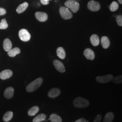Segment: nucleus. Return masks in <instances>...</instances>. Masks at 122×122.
Listing matches in <instances>:
<instances>
[{
  "instance_id": "1",
  "label": "nucleus",
  "mask_w": 122,
  "mask_h": 122,
  "mask_svg": "<svg viewBox=\"0 0 122 122\" xmlns=\"http://www.w3.org/2000/svg\"><path fill=\"white\" fill-rule=\"evenodd\" d=\"M43 82V79L41 77L35 79L30 83L26 88V91L28 92H32L37 90Z\"/></svg>"
},
{
  "instance_id": "2",
  "label": "nucleus",
  "mask_w": 122,
  "mask_h": 122,
  "mask_svg": "<svg viewBox=\"0 0 122 122\" xmlns=\"http://www.w3.org/2000/svg\"><path fill=\"white\" fill-rule=\"evenodd\" d=\"M73 103L76 107L79 108H86L90 104L89 101L87 99L81 97L76 98L73 100Z\"/></svg>"
},
{
  "instance_id": "3",
  "label": "nucleus",
  "mask_w": 122,
  "mask_h": 122,
  "mask_svg": "<svg viewBox=\"0 0 122 122\" xmlns=\"http://www.w3.org/2000/svg\"><path fill=\"white\" fill-rule=\"evenodd\" d=\"M65 5L68 9H70L73 13L77 12L80 8L79 3L75 0H66L65 3Z\"/></svg>"
},
{
  "instance_id": "4",
  "label": "nucleus",
  "mask_w": 122,
  "mask_h": 122,
  "mask_svg": "<svg viewBox=\"0 0 122 122\" xmlns=\"http://www.w3.org/2000/svg\"><path fill=\"white\" fill-rule=\"evenodd\" d=\"M59 13L61 17L66 20H69L72 17V14L69 10L66 7H61L59 9Z\"/></svg>"
},
{
  "instance_id": "5",
  "label": "nucleus",
  "mask_w": 122,
  "mask_h": 122,
  "mask_svg": "<svg viewBox=\"0 0 122 122\" xmlns=\"http://www.w3.org/2000/svg\"><path fill=\"white\" fill-rule=\"evenodd\" d=\"M19 36L20 39L22 41H29L31 38L30 34L26 29H23L19 31Z\"/></svg>"
},
{
  "instance_id": "6",
  "label": "nucleus",
  "mask_w": 122,
  "mask_h": 122,
  "mask_svg": "<svg viewBox=\"0 0 122 122\" xmlns=\"http://www.w3.org/2000/svg\"><path fill=\"white\" fill-rule=\"evenodd\" d=\"M113 78V76L111 74H108L104 76H98L96 77V81L100 83L109 82Z\"/></svg>"
},
{
  "instance_id": "7",
  "label": "nucleus",
  "mask_w": 122,
  "mask_h": 122,
  "mask_svg": "<svg viewBox=\"0 0 122 122\" xmlns=\"http://www.w3.org/2000/svg\"><path fill=\"white\" fill-rule=\"evenodd\" d=\"M88 8L92 11H97L100 8V3L94 0H91L89 2L87 5Z\"/></svg>"
},
{
  "instance_id": "8",
  "label": "nucleus",
  "mask_w": 122,
  "mask_h": 122,
  "mask_svg": "<svg viewBox=\"0 0 122 122\" xmlns=\"http://www.w3.org/2000/svg\"><path fill=\"white\" fill-rule=\"evenodd\" d=\"M53 65L56 70L61 73H64L65 71V67L63 64L58 60L53 61Z\"/></svg>"
},
{
  "instance_id": "9",
  "label": "nucleus",
  "mask_w": 122,
  "mask_h": 122,
  "mask_svg": "<svg viewBox=\"0 0 122 122\" xmlns=\"http://www.w3.org/2000/svg\"><path fill=\"white\" fill-rule=\"evenodd\" d=\"M61 94V91L59 88H52L51 89L48 93V96L49 98H54L59 96Z\"/></svg>"
},
{
  "instance_id": "10",
  "label": "nucleus",
  "mask_w": 122,
  "mask_h": 122,
  "mask_svg": "<svg viewBox=\"0 0 122 122\" xmlns=\"http://www.w3.org/2000/svg\"><path fill=\"white\" fill-rule=\"evenodd\" d=\"M35 17L40 22H45L48 18V15L46 13L43 12H36L35 13Z\"/></svg>"
},
{
  "instance_id": "11",
  "label": "nucleus",
  "mask_w": 122,
  "mask_h": 122,
  "mask_svg": "<svg viewBox=\"0 0 122 122\" xmlns=\"http://www.w3.org/2000/svg\"><path fill=\"white\" fill-rule=\"evenodd\" d=\"M84 56L87 59L93 60L95 57V53L91 48H86L83 52Z\"/></svg>"
},
{
  "instance_id": "12",
  "label": "nucleus",
  "mask_w": 122,
  "mask_h": 122,
  "mask_svg": "<svg viewBox=\"0 0 122 122\" xmlns=\"http://www.w3.org/2000/svg\"><path fill=\"white\" fill-rule=\"evenodd\" d=\"M13 74L11 70L6 69L2 71L0 73V78L2 80H6L10 78Z\"/></svg>"
},
{
  "instance_id": "13",
  "label": "nucleus",
  "mask_w": 122,
  "mask_h": 122,
  "mask_svg": "<svg viewBox=\"0 0 122 122\" xmlns=\"http://www.w3.org/2000/svg\"><path fill=\"white\" fill-rule=\"evenodd\" d=\"M14 93V89L13 87H9L7 88L4 93V96L6 99H11L12 98Z\"/></svg>"
},
{
  "instance_id": "14",
  "label": "nucleus",
  "mask_w": 122,
  "mask_h": 122,
  "mask_svg": "<svg viewBox=\"0 0 122 122\" xmlns=\"http://www.w3.org/2000/svg\"><path fill=\"white\" fill-rule=\"evenodd\" d=\"M12 43L8 39H5L3 42V48L5 51L8 52L12 48Z\"/></svg>"
},
{
  "instance_id": "15",
  "label": "nucleus",
  "mask_w": 122,
  "mask_h": 122,
  "mask_svg": "<svg viewBox=\"0 0 122 122\" xmlns=\"http://www.w3.org/2000/svg\"><path fill=\"white\" fill-rule=\"evenodd\" d=\"M91 43L94 46H97L100 44V39L99 36L97 35L94 34L90 38Z\"/></svg>"
},
{
  "instance_id": "16",
  "label": "nucleus",
  "mask_w": 122,
  "mask_h": 122,
  "mask_svg": "<svg viewBox=\"0 0 122 122\" xmlns=\"http://www.w3.org/2000/svg\"><path fill=\"white\" fill-rule=\"evenodd\" d=\"M101 43L103 48L107 49L109 47L110 41L109 38L106 36H103L101 39Z\"/></svg>"
},
{
  "instance_id": "17",
  "label": "nucleus",
  "mask_w": 122,
  "mask_h": 122,
  "mask_svg": "<svg viewBox=\"0 0 122 122\" xmlns=\"http://www.w3.org/2000/svg\"><path fill=\"white\" fill-rule=\"evenodd\" d=\"M29 6V4L27 2H25L23 3H22L20 5L17 9H16V12L18 14H21L23 13V12H24L27 8H28Z\"/></svg>"
},
{
  "instance_id": "18",
  "label": "nucleus",
  "mask_w": 122,
  "mask_h": 122,
  "mask_svg": "<svg viewBox=\"0 0 122 122\" xmlns=\"http://www.w3.org/2000/svg\"><path fill=\"white\" fill-rule=\"evenodd\" d=\"M114 119V114L111 112L106 113L104 118L103 122H112Z\"/></svg>"
},
{
  "instance_id": "19",
  "label": "nucleus",
  "mask_w": 122,
  "mask_h": 122,
  "mask_svg": "<svg viewBox=\"0 0 122 122\" xmlns=\"http://www.w3.org/2000/svg\"><path fill=\"white\" fill-rule=\"evenodd\" d=\"M49 119L52 122H62L61 117L55 113H52L50 115Z\"/></svg>"
},
{
  "instance_id": "20",
  "label": "nucleus",
  "mask_w": 122,
  "mask_h": 122,
  "mask_svg": "<svg viewBox=\"0 0 122 122\" xmlns=\"http://www.w3.org/2000/svg\"><path fill=\"white\" fill-rule=\"evenodd\" d=\"M57 56L61 59H65L66 57V52L65 50L62 47H59L57 50Z\"/></svg>"
},
{
  "instance_id": "21",
  "label": "nucleus",
  "mask_w": 122,
  "mask_h": 122,
  "mask_svg": "<svg viewBox=\"0 0 122 122\" xmlns=\"http://www.w3.org/2000/svg\"><path fill=\"white\" fill-rule=\"evenodd\" d=\"M8 52V55L10 57H15L16 55L20 53V49L18 48H15L13 49H11L10 50H9Z\"/></svg>"
},
{
  "instance_id": "22",
  "label": "nucleus",
  "mask_w": 122,
  "mask_h": 122,
  "mask_svg": "<svg viewBox=\"0 0 122 122\" xmlns=\"http://www.w3.org/2000/svg\"><path fill=\"white\" fill-rule=\"evenodd\" d=\"M39 107L37 106H34L29 109L28 111V114L29 116H33L35 115L39 111Z\"/></svg>"
},
{
  "instance_id": "23",
  "label": "nucleus",
  "mask_w": 122,
  "mask_h": 122,
  "mask_svg": "<svg viewBox=\"0 0 122 122\" xmlns=\"http://www.w3.org/2000/svg\"><path fill=\"white\" fill-rule=\"evenodd\" d=\"M13 116V113L12 111H7V112L5 113L3 117V120L4 122H8L12 119Z\"/></svg>"
},
{
  "instance_id": "24",
  "label": "nucleus",
  "mask_w": 122,
  "mask_h": 122,
  "mask_svg": "<svg viewBox=\"0 0 122 122\" xmlns=\"http://www.w3.org/2000/svg\"><path fill=\"white\" fill-rule=\"evenodd\" d=\"M46 118V116L44 113H41L36 116L33 120V122H41L44 121Z\"/></svg>"
},
{
  "instance_id": "25",
  "label": "nucleus",
  "mask_w": 122,
  "mask_h": 122,
  "mask_svg": "<svg viewBox=\"0 0 122 122\" xmlns=\"http://www.w3.org/2000/svg\"><path fill=\"white\" fill-rule=\"evenodd\" d=\"M118 7H119V5H118V3L117 2L114 1H113L112 2V3L110 5L109 9L111 11L114 12L118 10Z\"/></svg>"
},
{
  "instance_id": "26",
  "label": "nucleus",
  "mask_w": 122,
  "mask_h": 122,
  "mask_svg": "<svg viewBox=\"0 0 122 122\" xmlns=\"http://www.w3.org/2000/svg\"><path fill=\"white\" fill-rule=\"evenodd\" d=\"M8 25L5 19H2L0 23V29L4 30L8 28Z\"/></svg>"
},
{
  "instance_id": "27",
  "label": "nucleus",
  "mask_w": 122,
  "mask_h": 122,
  "mask_svg": "<svg viewBox=\"0 0 122 122\" xmlns=\"http://www.w3.org/2000/svg\"><path fill=\"white\" fill-rule=\"evenodd\" d=\"M113 82L115 84H120L122 82V75L115 76L112 79Z\"/></svg>"
},
{
  "instance_id": "28",
  "label": "nucleus",
  "mask_w": 122,
  "mask_h": 122,
  "mask_svg": "<svg viewBox=\"0 0 122 122\" xmlns=\"http://www.w3.org/2000/svg\"><path fill=\"white\" fill-rule=\"evenodd\" d=\"M116 22L119 26H122V16L119 15L116 17Z\"/></svg>"
},
{
  "instance_id": "29",
  "label": "nucleus",
  "mask_w": 122,
  "mask_h": 122,
  "mask_svg": "<svg viewBox=\"0 0 122 122\" xmlns=\"http://www.w3.org/2000/svg\"><path fill=\"white\" fill-rule=\"evenodd\" d=\"M101 119H102V115L100 114H98L96 118H95V119H94L93 122H100Z\"/></svg>"
},
{
  "instance_id": "30",
  "label": "nucleus",
  "mask_w": 122,
  "mask_h": 122,
  "mask_svg": "<svg viewBox=\"0 0 122 122\" xmlns=\"http://www.w3.org/2000/svg\"><path fill=\"white\" fill-rule=\"evenodd\" d=\"M6 13V11L3 8H0V15H5Z\"/></svg>"
},
{
  "instance_id": "31",
  "label": "nucleus",
  "mask_w": 122,
  "mask_h": 122,
  "mask_svg": "<svg viewBox=\"0 0 122 122\" xmlns=\"http://www.w3.org/2000/svg\"><path fill=\"white\" fill-rule=\"evenodd\" d=\"M75 122H88V121L84 118H81L76 120Z\"/></svg>"
},
{
  "instance_id": "32",
  "label": "nucleus",
  "mask_w": 122,
  "mask_h": 122,
  "mask_svg": "<svg viewBox=\"0 0 122 122\" xmlns=\"http://www.w3.org/2000/svg\"><path fill=\"white\" fill-rule=\"evenodd\" d=\"M41 3L44 5H47L49 4V1L47 0H40Z\"/></svg>"
},
{
  "instance_id": "33",
  "label": "nucleus",
  "mask_w": 122,
  "mask_h": 122,
  "mask_svg": "<svg viewBox=\"0 0 122 122\" xmlns=\"http://www.w3.org/2000/svg\"><path fill=\"white\" fill-rule=\"evenodd\" d=\"M118 2H119L120 4H122V0H118Z\"/></svg>"
},
{
  "instance_id": "34",
  "label": "nucleus",
  "mask_w": 122,
  "mask_h": 122,
  "mask_svg": "<svg viewBox=\"0 0 122 122\" xmlns=\"http://www.w3.org/2000/svg\"><path fill=\"white\" fill-rule=\"evenodd\" d=\"M48 0V1H49V0Z\"/></svg>"
}]
</instances>
